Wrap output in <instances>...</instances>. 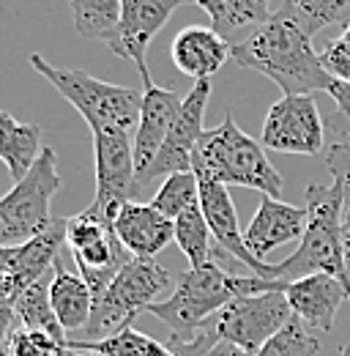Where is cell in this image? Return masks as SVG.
<instances>
[{
  "label": "cell",
  "instance_id": "cell-27",
  "mask_svg": "<svg viewBox=\"0 0 350 356\" xmlns=\"http://www.w3.org/2000/svg\"><path fill=\"white\" fill-rule=\"evenodd\" d=\"M211 227L203 217L200 206H192L189 211H183L175 220V244L181 247V252L186 255L189 268L206 266L208 261H214V250H211Z\"/></svg>",
  "mask_w": 350,
  "mask_h": 356
},
{
  "label": "cell",
  "instance_id": "cell-32",
  "mask_svg": "<svg viewBox=\"0 0 350 356\" xmlns=\"http://www.w3.org/2000/svg\"><path fill=\"white\" fill-rule=\"evenodd\" d=\"M326 168L331 173V181L342 184L345 192V209H350V137L337 134L326 145Z\"/></svg>",
  "mask_w": 350,
  "mask_h": 356
},
{
  "label": "cell",
  "instance_id": "cell-38",
  "mask_svg": "<svg viewBox=\"0 0 350 356\" xmlns=\"http://www.w3.org/2000/svg\"><path fill=\"white\" fill-rule=\"evenodd\" d=\"M340 39H342V42L350 47V25H348V28H342V36H340Z\"/></svg>",
  "mask_w": 350,
  "mask_h": 356
},
{
  "label": "cell",
  "instance_id": "cell-25",
  "mask_svg": "<svg viewBox=\"0 0 350 356\" xmlns=\"http://www.w3.org/2000/svg\"><path fill=\"white\" fill-rule=\"evenodd\" d=\"M69 348L74 351H85V354H101V356H178L165 343L137 332V329H121L118 334L107 337V340H96V343H85V340H66Z\"/></svg>",
  "mask_w": 350,
  "mask_h": 356
},
{
  "label": "cell",
  "instance_id": "cell-20",
  "mask_svg": "<svg viewBox=\"0 0 350 356\" xmlns=\"http://www.w3.org/2000/svg\"><path fill=\"white\" fill-rule=\"evenodd\" d=\"M63 244H66V220H55L42 236L31 238L28 244L11 247L6 277H8L17 296L25 288H31L33 282L44 280L47 274H52V268L58 264V252H60Z\"/></svg>",
  "mask_w": 350,
  "mask_h": 356
},
{
  "label": "cell",
  "instance_id": "cell-36",
  "mask_svg": "<svg viewBox=\"0 0 350 356\" xmlns=\"http://www.w3.org/2000/svg\"><path fill=\"white\" fill-rule=\"evenodd\" d=\"M342 250H345V266L350 274V209H345L342 214Z\"/></svg>",
  "mask_w": 350,
  "mask_h": 356
},
{
  "label": "cell",
  "instance_id": "cell-2",
  "mask_svg": "<svg viewBox=\"0 0 350 356\" xmlns=\"http://www.w3.org/2000/svg\"><path fill=\"white\" fill-rule=\"evenodd\" d=\"M279 288L282 282L262 280L252 271L233 274L219 266L217 261H208L206 266L189 268L186 274H181L173 296L148 305L145 312H151L170 329L167 346H186V343H194L233 299L279 291Z\"/></svg>",
  "mask_w": 350,
  "mask_h": 356
},
{
  "label": "cell",
  "instance_id": "cell-28",
  "mask_svg": "<svg viewBox=\"0 0 350 356\" xmlns=\"http://www.w3.org/2000/svg\"><path fill=\"white\" fill-rule=\"evenodd\" d=\"M151 206L173 222L192 206H200V181L194 176V170H181L165 178L156 195L151 197Z\"/></svg>",
  "mask_w": 350,
  "mask_h": 356
},
{
  "label": "cell",
  "instance_id": "cell-23",
  "mask_svg": "<svg viewBox=\"0 0 350 356\" xmlns=\"http://www.w3.org/2000/svg\"><path fill=\"white\" fill-rule=\"evenodd\" d=\"M192 3L208 14L211 28L224 39L258 28L274 14L271 0H192Z\"/></svg>",
  "mask_w": 350,
  "mask_h": 356
},
{
  "label": "cell",
  "instance_id": "cell-6",
  "mask_svg": "<svg viewBox=\"0 0 350 356\" xmlns=\"http://www.w3.org/2000/svg\"><path fill=\"white\" fill-rule=\"evenodd\" d=\"M170 288H173V274L156 258H131L110 282V288L93 302L90 321L83 329L80 340L96 343L118 334L121 329L131 326V321L140 312L148 310V305L159 302V296L167 293Z\"/></svg>",
  "mask_w": 350,
  "mask_h": 356
},
{
  "label": "cell",
  "instance_id": "cell-30",
  "mask_svg": "<svg viewBox=\"0 0 350 356\" xmlns=\"http://www.w3.org/2000/svg\"><path fill=\"white\" fill-rule=\"evenodd\" d=\"M293 6L312 36L326 25H350V0H293Z\"/></svg>",
  "mask_w": 350,
  "mask_h": 356
},
{
  "label": "cell",
  "instance_id": "cell-26",
  "mask_svg": "<svg viewBox=\"0 0 350 356\" xmlns=\"http://www.w3.org/2000/svg\"><path fill=\"white\" fill-rule=\"evenodd\" d=\"M72 19L83 39L110 44L121 22V0H72Z\"/></svg>",
  "mask_w": 350,
  "mask_h": 356
},
{
  "label": "cell",
  "instance_id": "cell-14",
  "mask_svg": "<svg viewBox=\"0 0 350 356\" xmlns=\"http://www.w3.org/2000/svg\"><path fill=\"white\" fill-rule=\"evenodd\" d=\"M211 99V80H197L192 90L183 96L181 110L175 115L170 134L148 173V184L159 176H173L181 170H192V154L203 137V121H206V107Z\"/></svg>",
  "mask_w": 350,
  "mask_h": 356
},
{
  "label": "cell",
  "instance_id": "cell-17",
  "mask_svg": "<svg viewBox=\"0 0 350 356\" xmlns=\"http://www.w3.org/2000/svg\"><path fill=\"white\" fill-rule=\"evenodd\" d=\"M296 318H301L315 332H331L340 305L348 299L345 285L331 274H309L293 282H282L279 288Z\"/></svg>",
  "mask_w": 350,
  "mask_h": 356
},
{
  "label": "cell",
  "instance_id": "cell-33",
  "mask_svg": "<svg viewBox=\"0 0 350 356\" xmlns=\"http://www.w3.org/2000/svg\"><path fill=\"white\" fill-rule=\"evenodd\" d=\"M323 69L337 80V83H348L350 86V47L342 39L328 42L326 49L320 52Z\"/></svg>",
  "mask_w": 350,
  "mask_h": 356
},
{
  "label": "cell",
  "instance_id": "cell-21",
  "mask_svg": "<svg viewBox=\"0 0 350 356\" xmlns=\"http://www.w3.org/2000/svg\"><path fill=\"white\" fill-rule=\"evenodd\" d=\"M42 127L31 121H17L8 110H0V162L8 168V176L17 181L31 173L42 156Z\"/></svg>",
  "mask_w": 350,
  "mask_h": 356
},
{
  "label": "cell",
  "instance_id": "cell-41",
  "mask_svg": "<svg viewBox=\"0 0 350 356\" xmlns=\"http://www.w3.org/2000/svg\"><path fill=\"white\" fill-rule=\"evenodd\" d=\"M88 356H101V354H88Z\"/></svg>",
  "mask_w": 350,
  "mask_h": 356
},
{
  "label": "cell",
  "instance_id": "cell-10",
  "mask_svg": "<svg viewBox=\"0 0 350 356\" xmlns=\"http://www.w3.org/2000/svg\"><path fill=\"white\" fill-rule=\"evenodd\" d=\"M96 197L90 203L104 220L115 225L118 211L137 197V170H134V145L124 129H96Z\"/></svg>",
  "mask_w": 350,
  "mask_h": 356
},
{
  "label": "cell",
  "instance_id": "cell-22",
  "mask_svg": "<svg viewBox=\"0 0 350 356\" xmlns=\"http://www.w3.org/2000/svg\"><path fill=\"white\" fill-rule=\"evenodd\" d=\"M49 305L66 334L83 332L93 312V293L83 280V274L66 271L63 264L58 261L52 268V282H49Z\"/></svg>",
  "mask_w": 350,
  "mask_h": 356
},
{
  "label": "cell",
  "instance_id": "cell-3",
  "mask_svg": "<svg viewBox=\"0 0 350 356\" xmlns=\"http://www.w3.org/2000/svg\"><path fill=\"white\" fill-rule=\"evenodd\" d=\"M306 211L309 220L299 241V250L288 261L271 264L265 271V280L293 282L309 274H331L345 285L350 302V274L342 250V214H345L342 184L337 181H331L328 186L312 184L306 189Z\"/></svg>",
  "mask_w": 350,
  "mask_h": 356
},
{
  "label": "cell",
  "instance_id": "cell-35",
  "mask_svg": "<svg viewBox=\"0 0 350 356\" xmlns=\"http://www.w3.org/2000/svg\"><path fill=\"white\" fill-rule=\"evenodd\" d=\"M206 356H252V354H249V351H244V348H241V346H235V343L219 340L217 346H214Z\"/></svg>",
  "mask_w": 350,
  "mask_h": 356
},
{
  "label": "cell",
  "instance_id": "cell-1",
  "mask_svg": "<svg viewBox=\"0 0 350 356\" xmlns=\"http://www.w3.org/2000/svg\"><path fill=\"white\" fill-rule=\"evenodd\" d=\"M230 58L241 69L268 77L285 96L328 90L334 83V77L323 69L320 52L312 47V33L296 14L293 0H282V6L262 25L233 42Z\"/></svg>",
  "mask_w": 350,
  "mask_h": 356
},
{
  "label": "cell",
  "instance_id": "cell-12",
  "mask_svg": "<svg viewBox=\"0 0 350 356\" xmlns=\"http://www.w3.org/2000/svg\"><path fill=\"white\" fill-rule=\"evenodd\" d=\"M183 3H192V0H121V22L107 47L118 58H126L137 66L142 86L153 83L145 60L148 47L167 25L175 8Z\"/></svg>",
  "mask_w": 350,
  "mask_h": 356
},
{
  "label": "cell",
  "instance_id": "cell-29",
  "mask_svg": "<svg viewBox=\"0 0 350 356\" xmlns=\"http://www.w3.org/2000/svg\"><path fill=\"white\" fill-rule=\"evenodd\" d=\"M320 337L306 326L301 318H290L255 356H317Z\"/></svg>",
  "mask_w": 350,
  "mask_h": 356
},
{
  "label": "cell",
  "instance_id": "cell-5",
  "mask_svg": "<svg viewBox=\"0 0 350 356\" xmlns=\"http://www.w3.org/2000/svg\"><path fill=\"white\" fill-rule=\"evenodd\" d=\"M31 66L55 86L58 93L83 115L90 127L96 129H124L131 132L140 121V107H142V93L126 86H112L104 80L90 77L80 69H60L52 66L44 55L33 52Z\"/></svg>",
  "mask_w": 350,
  "mask_h": 356
},
{
  "label": "cell",
  "instance_id": "cell-4",
  "mask_svg": "<svg viewBox=\"0 0 350 356\" xmlns=\"http://www.w3.org/2000/svg\"><path fill=\"white\" fill-rule=\"evenodd\" d=\"M192 170L197 181H214L224 186L235 184V186L258 189L260 195L276 200H282L285 192V181L268 162L262 143L241 132L233 113H224V121L217 129L203 132L192 154Z\"/></svg>",
  "mask_w": 350,
  "mask_h": 356
},
{
  "label": "cell",
  "instance_id": "cell-24",
  "mask_svg": "<svg viewBox=\"0 0 350 356\" xmlns=\"http://www.w3.org/2000/svg\"><path fill=\"white\" fill-rule=\"evenodd\" d=\"M49 282H52V274H47L44 280L33 282L31 288H25L17 299H14V318L19 326L25 329H36L44 332L49 337H55L58 343H66V332L58 321V315L49 305Z\"/></svg>",
  "mask_w": 350,
  "mask_h": 356
},
{
  "label": "cell",
  "instance_id": "cell-34",
  "mask_svg": "<svg viewBox=\"0 0 350 356\" xmlns=\"http://www.w3.org/2000/svg\"><path fill=\"white\" fill-rule=\"evenodd\" d=\"M326 93H328V96L334 99V104H337V115L331 118V121H334V132L350 137V86L348 83H337V80H334Z\"/></svg>",
  "mask_w": 350,
  "mask_h": 356
},
{
  "label": "cell",
  "instance_id": "cell-18",
  "mask_svg": "<svg viewBox=\"0 0 350 356\" xmlns=\"http://www.w3.org/2000/svg\"><path fill=\"white\" fill-rule=\"evenodd\" d=\"M115 236L131 258H156L175 241V222L159 214L151 203L129 200L115 217Z\"/></svg>",
  "mask_w": 350,
  "mask_h": 356
},
{
  "label": "cell",
  "instance_id": "cell-11",
  "mask_svg": "<svg viewBox=\"0 0 350 356\" xmlns=\"http://www.w3.org/2000/svg\"><path fill=\"white\" fill-rule=\"evenodd\" d=\"M260 143L262 148L279 154H320L326 145V124L312 93L282 96L279 102H274L262 121Z\"/></svg>",
  "mask_w": 350,
  "mask_h": 356
},
{
  "label": "cell",
  "instance_id": "cell-40",
  "mask_svg": "<svg viewBox=\"0 0 350 356\" xmlns=\"http://www.w3.org/2000/svg\"><path fill=\"white\" fill-rule=\"evenodd\" d=\"M0 356H11V351H8V346H3V348H0Z\"/></svg>",
  "mask_w": 350,
  "mask_h": 356
},
{
  "label": "cell",
  "instance_id": "cell-9",
  "mask_svg": "<svg viewBox=\"0 0 350 356\" xmlns=\"http://www.w3.org/2000/svg\"><path fill=\"white\" fill-rule=\"evenodd\" d=\"M293 318L282 291H265L255 296H238L211 321L219 340L235 343L255 356L262 346Z\"/></svg>",
  "mask_w": 350,
  "mask_h": 356
},
{
  "label": "cell",
  "instance_id": "cell-16",
  "mask_svg": "<svg viewBox=\"0 0 350 356\" xmlns=\"http://www.w3.org/2000/svg\"><path fill=\"white\" fill-rule=\"evenodd\" d=\"M306 220H309L306 206L304 209L301 206H290L285 200L262 195L252 222L247 225V230H244V244L255 258L265 261L268 252L279 250L282 244L301 241V236L306 230Z\"/></svg>",
  "mask_w": 350,
  "mask_h": 356
},
{
  "label": "cell",
  "instance_id": "cell-7",
  "mask_svg": "<svg viewBox=\"0 0 350 356\" xmlns=\"http://www.w3.org/2000/svg\"><path fill=\"white\" fill-rule=\"evenodd\" d=\"M58 189V156L49 145H44L31 173L0 197V247H19L42 236L55 222L52 197Z\"/></svg>",
  "mask_w": 350,
  "mask_h": 356
},
{
  "label": "cell",
  "instance_id": "cell-19",
  "mask_svg": "<svg viewBox=\"0 0 350 356\" xmlns=\"http://www.w3.org/2000/svg\"><path fill=\"white\" fill-rule=\"evenodd\" d=\"M173 63L178 72H183L186 77L194 80H211L224 69L230 58V42L224 36H219L214 28H203V25H189L183 31H178L170 47Z\"/></svg>",
  "mask_w": 350,
  "mask_h": 356
},
{
  "label": "cell",
  "instance_id": "cell-39",
  "mask_svg": "<svg viewBox=\"0 0 350 356\" xmlns=\"http://www.w3.org/2000/svg\"><path fill=\"white\" fill-rule=\"evenodd\" d=\"M340 356H350V343H348V346H342V351H340Z\"/></svg>",
  "mask_w": 350,
  "mask_h": 356
},
{
  "label": "cell",
  "instance_id": "cell-13",
  "mask_svg": "<svg viewBox=\"0 0 350 356\" xmlns=\"http://www.w3.org/2000/svg\"><path fill=\"white\" fill-rule=\"evenodd\" d=\"M181 96L170 88H162L156 83L142 86V107L140 121L134 127V170H137V195L148 186V173L170 134L175 115L181 110Z\"/></svg>",
  "mask_w": 350,
  "mask_h": 356
},
{
  "label": "cell",
  "instance_id": "cell-8",
  "mask_svg": "<svg viewBox=\"0 0 350 356\" xmlns=\"http://www.w3.org/2000/svg\"><path fill=\"white\" fill-rule=\"evenodd\" d=\"M66 244L74 252L77 268L93 293V302L110 288L118 271L131 261V255L115 236L112 222L104 220L90 206L83 214L66 220Z\"/></svg>",
  "mask_w": 350,
  "mask_h": 356
},
{
  "label": "cell",
  "instance_id": "cell-15",
  "mask_svg": "<svg viewBox=\"0 0 350 356\" xmlns=\"http://www.w3.org/2000/svg\"><path fill=\"white\" fill-rule=\"evenodd\" d=\"M200 209H203V217L211 227V236H214L219 250L227 252L233 261H238L247 271H252V274L265 280V271H268L271 264L255 258L247 250L244 230L238 225V211H235V203H233L227 186L214 184V181H200Z\"/></svg>",
  "mask_w": 350,
  "mask_h": 356
},
{
  "label": "cell",
  "instance_id": "cell-31",
  "mask_svg": "<svg viewBox=\"0 0 350 356\" xmlns=\"http://www.w3.org/2000/svg\"><path fill=\"white\" fill-rule=\"evenodd\" d=\"M6 346L11 356H60L66 351V343H58L55 337L25 326H14Z\"/></svg>",
  "mask_w": 350,
  "mask_h": 356
},
{
  "label": "cell",
  "instance_id": "cell-37",
  "mask_svg": "<svg viewBox=\"0 0 350 356\" xmlns=\"http://www.w3.org/2000/svg\"><path fill=\"white\" fill-rule=\"evenodd\" d=\"M60 356H88V354L85 351H74V348H69V346H66V351H63Z\"/></svg>",
  "mask_w": 350,
  "mask_h": 356
}]
</instances>
